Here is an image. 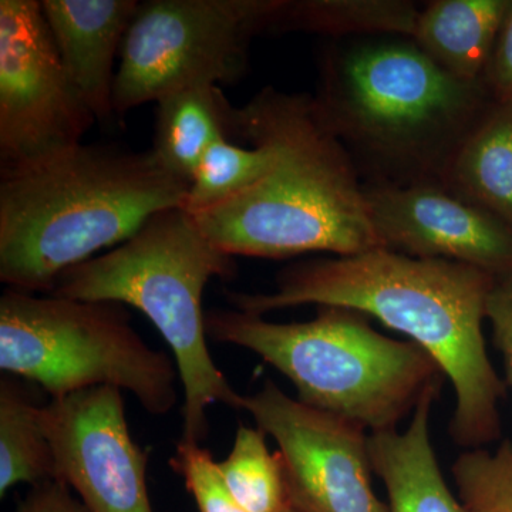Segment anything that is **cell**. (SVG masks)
Listing matches in <instances>:
<instances>
[{
    "label": "cell",
    "mask_w": 512,
    "mask_h": 512,
    "mask_svg": "<svg viewBox=\"0 0 512 512\" xmlns=\"http://www.w3.org/2000/svg\"><path fill=\"white\" fill-rule=\"evenodd\" d=\"M494 281L473 266L377 248L286 266L271 293L225 295L234 309L255 315L301 305L336 306L403 333L433 357L453 384L456 409L450 436L471 450L501 434L505 386L488 356L483 332Z\"/></svg>",
    "instance_id": "6da1fadb"
},
{
    "label": "cell",
    "mask_w": 512,
    "mask_h": 512,
    "mask_svg": "<svg viewBox=\"0 0 512 512\" xmlns=\"http://www.w3.org/2000/svg\"><path fill=\"white\" fill-rule=\"evenodd\" d=\"M0 170V281L30 293L184 208L190 188L151 148L80 143Z\"/></svg>",
    "instance_id": "7a4b0ae2"
},
{
    "label": "cell",
    "mask_w": 512,
    "mask_h": 512,
    "mask_svg": "<svg viewBox=\"0 0 512 512\" xmlns=\"http://www.w3.org/2000/svg\"><path fill=\"white\" fill-rule=\"evenodd\" d=\"M242 131L274 141L278 160L248 190L191 214L215 247L266 259L384 248L355 161L313 97L266 87L237 110V138Z\"/></svg>",
    "instance_id": "3957f363"
},
{
    "label": "cell",
    "mask_w": 512,
    "mask_h": 512,
    "mask_svg": "<svg viewBox=\"0 0 512 512\" xmlns=\"http://www.w3.org/2000/svg\"><path fill=\"white\" fill-rule=\"evenodd\" d=\"M342 40L326 50L313 97L323 119L373 184L443 185L485 114L484 83L451 76L410 37Z\"/></svg>",
    "instance_id": "277c9868"
},
{
    "label": "cell",
    "mask_w": 512,
    "mask_h": 512,
    "mask_svg": "<svg viewBox=\"0 0 512 512\" xmlns=\"http://www.w3.org/2000/svg\"><path fill=\"white\" fill-rule=\"evenodd\" d=\"M237 275L234 256L221 251L183 207L157 212L107 254L74 266L50 295L133 306L153 322L173 350L184 389L183 439L201 444L207 409L242 410L244 396L215 365L207 343L202 296L212 279Z\"/></svg>",
    "instance_id": "5b68a950"
},
{
    "label": "cell",
    "mask_w": 512,
    "mask_h": 512,
    "mask_svg": "<svg viewBox=\"0 0 512 512\" xmlns=\"http://www.w3.org/2000/svg\"><path fill=\"white\" fill-rule=\"evenodd\" d=\"M208 338L254 352L288 377L298 400L372 433L396 430L444 373L412 340L387 338L362 313L319 306L309 322L238 309L205 313Z\"/></svg>",
    "instance_id": "8992f818"
},
{
    "label": "cell",
    "mask_w": 512,
    "mask_h": 512,
    "mask_svg": "<svg viewBox=\"0 0 512 512\" xmlns=\"http://www.w3.org/2000/svg\"><path fill=\"white\" fill-rule=\"evenodd\" d=\"M0 369L52 399L116 387L153 416L177 406V365L131 326L126 306L8 288L0 298Z\"/></svg>",
    "instance_id": "52a82bcc"
},
{
    "label": "cell",
    "mask_w": 512,
    "mask_h": 512,
    "mask_svg": "<svg viewBox=\"0 0 512 512\" xmlns=\"http://www.w3.org/2000/svg\"><path fill=\"white\" fill-rule=\"evenodd\" d=\"M268 8L269 0L138 2L121 46L114 113L190 87L238 82Z\"/></svg>",
    "instance_id": "ba28073f"
},
{
    "label": "cell",
    "mask_w": 512,
    "mask_h": 512,
    "mask_svg": "<svg viewBox=\"0 0 512 512\" xmlns=\"http://www.w3.org/2000/svg\"><path fill=\"white\" fill-rule=\"evenodd\" d=\"M94 116L77 92L42 2L0 0V164L82 143Z\"/></svg>",
    "instance_id": "9c48e42d"
},
{
    "label": "cell",
    "mask_w": 512,
    "mask_h": 512,
    "mask_svg": "<svg viewBox=\"0 0 512 512\" xmlns=\"http://www.w3.org/2000/svg\"><path fill=\"white\" fill-rule=\"evenodd\" d=\"M242 410L278 444L288 498L306 512H389L373 490L369 436L352 421L306 406L266 380Z\"/></svg>",
    "instance_id": "30bf717a"
},
{
    "label": "cell",
    "mask_w": 512,
    "mask_h": 512,
    "mask_svg": "<svg viewBox=\"0 0 512 512\" xmlns=\"http://www.w3.org/2000/svg\"><path fill=\"white\" fill-rule=\"evenodd\" d=\"M124 406L121 390L96 387L42 407L57 480L89 512H154L147 490L150 450L131 437Z\"/></svg>",
    "instance_id": "8fae6325"
},
{
    "label": "cell",
    "mask_w": 512,
    "mask_h": 512,
    "mask_svg": "<svg viewBox=\"0 0 512 512\" xmlns=\"http://www.w3.org/2000/svg\"><path fill=\"white\" fill-rule=\"evenodd\" d=\"M384 248L512 276V231L439 184L363 185Z\"/></svg>",
    "instance_id": "7c38bea8"
},
{
    "label": "cell",
    "mask_w": 512,
    "mask_h": 512,
    "mask_svg": "<svg viewBox=\"0 0 512 512\" xmlns=\"http://www.w3.org/2000/svg\"><path fill=\"white\" fill-rule=\"evenodd\" d=\"M136 0H42L64 67L96 121L114 113V62L120 57Z\"/></svg>",
    "instance_id": "4fadbf2b"
},
{
    "label": "cell",
    "mask_w": 512,
    "mask_h": 512,
    "mask_svg": "<svg viewBox=\"0 0 512 512\" xmlns=\"http://www.w3.org/2000/svg\"><path fill=\"white\" fill-rule=\"evenodd\" d=\"M440 389L424 394L403 433L369 434L370 463L386 487L389 512H467L448 488L431 443V409Z\"/></svg>",
    "instance_id": "5bb4252c"
},
{
    "label": "cell",
    "mask_w": 512,
    "mask_h": 512,
    "mask_svg": "<svg viewBox=\"0 0 512 512\" xmlns=\"http://www.w3.org/2000/svg\"><path fill=\"white\" fill-rule=\"evenodd\" d=\"M507 0H436L420 10L412 40L451 76L483 83Z\"/></svg>",
    "instance_id": "9a60e30c"
},
{
    "label": "cell",
    "mask_w": 512,
    "mask_h": 512,
    "mask_svg": "<svg viewBox=\"0 0 512 512\" xmlns=\"http://www.w3.org/2000/svg\"><path fill=\"white\" fill-rule=\"evenodd\" d=\"M237 110L215 84L165 96L157 101L151 150L170 173L191 183L212 144L221 138L237 140Z\"/></svg>",
    "instance_id": "2e32d148"
},
{
    "label": "cell",
    "mask_w": 512,
    "mask_h": 512,
    "mask_svg": "<svg viewBox=\"0 0 512 512\" xmlns=\"http://www.w3.org/2000/svg\"><path fill=\"white\" fill-rule=\"evenodd\" d=\"M443 187L512 231V106L485 113L448 165Z\"/></svg>",
    "instance_id": "e0dca14e"
},
{
    "label": "cell",
    "mask_w": 512,
    "mask_h": 512,
    "mask_svg": "<svg viewBox=\"0 0 512 512\" xmlns=\"http://www.w3.org/2000/svg\"><path fill=\"white\" fill-rule=\"evenodd\" d=\"M420 9L404 0H271L265 32L412 39Z\"/></svg>",
    "instance_id": "ac0fdd59"
},
{
    "label": "cell",
    "mask_w": 512,
    "mask_h": 512,
    "mask_svg": "<svg viewBox=\"0 0 512 512\" xmlns=\"http://www.w3.org/2000/svg\"><path fill=\"white\" fill-rule=\"evenodd\" d=\"M42 407L15 376L0 382V497L18 484L57 480L52 447L43 431Z\"/></svg>",
    "instance_id": "d6986e66"
},
{
    "label": "cell",
    "mask_w": 512,
    "mask_h": 512,
    "mask_svg": "<svg viewBox=\"0 0 512 512\" xmlns=\"http://www.w3.org/2000/svg\"><path fill=\"white\" fill-rule=\"evenodd\" d=\"M239 140L251 143L241 147L221 138L208 148L192 175L184 208L190 214L210 210L248 190L274 168L278 148L274 141L255 131H242Z\"/></svg>",
    "instance_id": "ffe728a7"
},
{
    "label": "cell",
    "mask_w": 512,
    "mask_h": 512,
    "mask_svg": "<svg viewBox=\"0 0 512 512\" xmlns=\"http://www.w3.org/2000/svg\"><path fill=\"white\" fill-rule=\"evenodd\" d=\"M222 476L247 512H282L289 503L279 454L266 446L264 430L239 426L231 453L220 461Z\"/></svg>",
    "instance_id": "44dd1931"
},
{
    "label": "cell",
    "mask_w": 512,
    "mask_h": 512,
    "mask_svg": "<svg viewBox=\"0 0 512 512\" xmlns=\"http://www.w3.org/2000/svg\"><path fill=\"white\" fill-rule=\"evenodd\" d=\"M451 471L467 512H512V441H504L494 453L463 451Z\"/></svg>",
    "instance_id": "7402d4cb"
},
{
    "label": "cell",
    "mask_w": 512,
    "mask_h": 512,
    "mask_svg": "<svg viewBox=\"0 0 512 512\" xmlns=\"http://www.w3.org/2000/svg\"><path fill=\"white\" fill-rule=\"evenodd\" d=\"M170 466L184 478L200 512H247L235 500L224 476L220 461H215L210 450L201 444L181 440L177 444Z\"/></svg>",
    "instance_id": "603a6c76"
},
{
    "label": "cell",
    "mask_w": 512,
    "mask_h": 512,
    "mask_svg": "<svg viewBox=\"0 0 512 512\" xmlns=\"http://www.w3.org/2000/svg\"><path fill=\"white\" fill-rule=\"evenodd\" d=\"M494 343L504 357L505 375L512 389V276L495 278L485 303Z\"/></svg>",
    "instance_id": "cb8c5ba5"
},
{
    "label": "cell",
    "mask_w": 512,
    "mask_h": 512,
    "mask_svg": "<svg viewBox=\"0 0 512 512\" xmlns=\"http://www.w3.org/2000/svg\"><path fill=\"white\" fill-rule=\"evenodd\" d=\"M493 87L498 103L512 106V3L495 43L484 82Z\"/></svg>",
    "instance_id": "d4e9b609"
},
{
    "label": "cell",
    "mask_w": 512,
    "mask_h": 512,
    "mask_svg": "<svg viewBox=\"0 0 512 512\" xmlns=\"http://www.w3.org/2000/svg\"><path fill=\"white\" fill-rule=\"evenodd\" d=\"M15 512H89L69 485L60 480L32 487Z\"/></svg>",
    "instance_id": "484cf974"
},
{
    "label": "cell",
    "mask_w": 512,
    "mask_h": 512,
    "mask_svg": "<svg viewBox=\"0 0 512 512\" xmlns=\"http://www.w3.org/2000/svg\"><path fill=\"white\" fill-rule=\"evenodd\" d=\"M282 512H306V511H303L302 508L296 507L295 504H292L291 501H289V503L286 504V507L284 508V510H282Z\"/></svg>",
    "instance_id": "4316f807"
}]
</instances>
